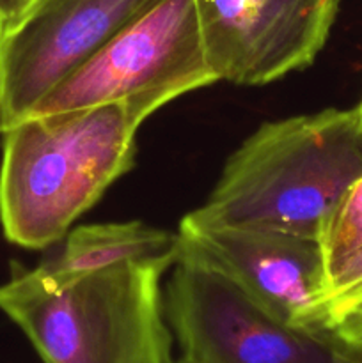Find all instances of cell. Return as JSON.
<instances>
[{"label": "cell", "mask_w": 362, "mask_h": 363, "mask_svg": "<svg viewBox=\"0 0 362 363\" xmlns=\"http://www.w3.org/2000/svg\"><path fill=\"white\" fill-rule=\"evenodd\" d=\"M174 363H362L327 326H295L208 266L177 259L165 291Z\"/></svg>", "instance_id": "277c9868"}, {"label": "cell", "mask_w": 362, "mask_h": 363, "mask_svg": "<svg viewBox=\"0 0 362 363\" xmlns=\"http://www.w3.org/2000/svg\"><path fill=\"white\" fill-rule=\"evenodd\" d=\"M329 328L362 357V318L341 319V321L332 323Z\"/></svg>", "instance_id": "7c38bea8"}, {"label": "cell", "mask_w": 362, "mask_h": 363, "mask_svg": "<svg viewBox=\"0 0 362 363\" xmlns=\"http://www.w3.org/2000/svg\"><path fill=\"white\" fill-rule=\"evenodd\" d=\"M355 108H357V113H358V128H361V133H362V99H361V103H358V105L355 106Z\"/></svg>", "instance_id": "4fadbf2b"}, {"label": "cell", "mask_w": 362, "mask_h": 363, "mask_svg": "<svg viewBox=\"0 0 362 363\" xmlns=\"http://www.w3.org/2000/svg\"><path fill=\"white\" fill-rule=\"evenodd\" d=\"M330 277L362 250V176L344 191L327 216L318 238Z\"/></svg>", "instance_id": "30bf717a"}, {"label": "cell", "mask_w": 362, "mask_h": 363, "mask_svg": "<svg viewBox=\"0 0 362 363\" xmlns=\"http://www.w3.org/2000/svg\"><path fill=\"white\" fill-rule=\"evenodd\" d=\"M34 4L35 0H0V38L13 32Z\"/></svg>", "instance_id": "8fae6325"}, {"label": "cell", "mask_w": 362, "mask_h": 363, "mask_svg": "<svg viewBox=\"0 0 362 363\" xmlns=\"http://www.w3.org/2000/svg\"><path fill=\"white\" fill-rule=\"evenodd\" d=\"M177 255V233L142 222L94 223L67 233L64 250L39 264L35 272L48 282L64 284L128 262L167 261L176 264Z\"/></svg>", "instance_id": "9c48e42d"}, {"label": "cell", "mask_w": 362, "mask_h": 363, "mask_svg": "<svg viewBox=\"0 0 362 363\" xmlns=\"http://www.w3.org/2000/svg\"><path fill=\"white\" fill-rule=\"evenodd\" d=\"M177 259L199 262L295 326H325L329 273L318 240L268 227L206 223L187 215Z\"/></svg>", "instance_id": "52a82bcc"}, {"label": "cell", "mask_w": 362, "mask_h": 363, "mask_svg": "<svg viewBox=\"0 0 362 363\" xmlns=\"http://www.w3.org/2000/svg\"><path fill=\"white\" fill-rule=\"evenodd\" d=\"M216 82L195 0H160L53 89L32 116L130 101L148 119L172 99Z\"/></svg>", "instance_id": "5b68a950"}, {"label": "cell", "mask_w": 362, "mask_h": 363, "mask_svg": "<svg viewBox=\"0 0 362 363\" xmlns=\"http://www.w3.org/2000/svg\"><path fill=\"white\" fill-rule=\"evenodd\" d=\"M195 9L219 82L254 87L314 62L339 0H195Z\"/></svg>", "instance_id": "ba28073f"}, {"label": "cell", "mask_w": 362, "mask_h": 363, "mask_svg": "<svg viewBox=\"0 0 362 363\" xmlns=\"http://www.w3.org/2000/svg\"><path fill=\"white\" fill-rule=\"evenodd\" d=\"M146 117L130 101L32 116L2 133L0 223L7 241L41 250L135 163Z\"/></svg>", "instance_id": "6da1fadb"}, {"label": "cell", "mask_w": 362, "mask_h": 363, "mask_svg": "<svg viewBox=\"0 0 362 363\" xmlns=\"http://www.w3.org/2000/svg\"><path fill=\"white\" fill-rule=\"evenodd\" d=\"M172 262H128L52 284L14 269L0 311L43 363H174L162 277Z\"/></svg>", "instance_id": "3957f363"}, {"label": "cell", "mask_w": 362, "mask_h": 363, "mask_svg": "<svg viewBox=\"0 0 362 363\" xmlns=\"http://www.w3.org/2000/svg\"><path fill=\"white\" fill-rule=\"evenodd\" d=\"M361 176L357 108H325L261 124L227 158L206 204L188 215L318 240L327 216Z\"/></svg>", "instance_id": "7a4b0ae2"}, {"label": "cell", "mask_w": 362, "mask_h": 363, "mask_svg": "<svg viewBox=\"0 0 362 363\" xmlns=\"http://www.w3.org/2000/svg\"><path fill=\"white\" fill-rule=\"evenodd\" d=\"M160 0H35L0 38V135Z\"/></svg>", "instance_id": "8992f818"}]
</instances>
